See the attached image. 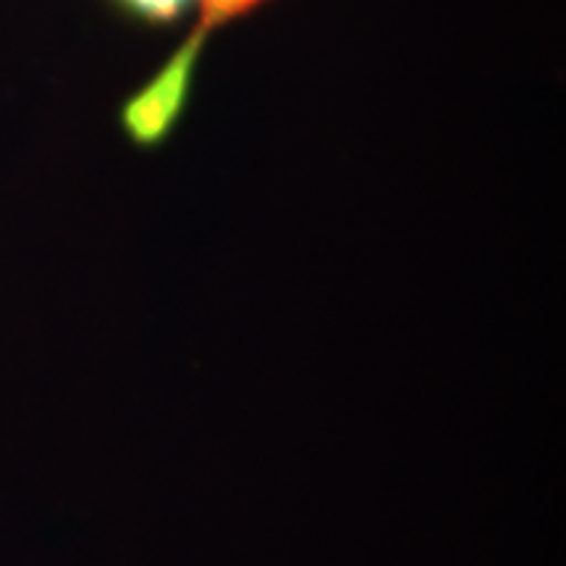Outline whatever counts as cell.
<instances>
[{"mask_svg": "<svg viewBox=\"0 0 566 566\" xmlns=\"http://www.w3.org/2000/svg\"><path fill=\"white\" fill-rule=\"evenodd\" d=\"M113 6L142 24L166 27L179 21L192 6H200V0H113Z\"/></svg>", "mask_w": 566, "mask_h": 566, "instance_id": "7a4b0ae2", "label": "cell"}, {"mask_svg": "<svg viewBox=\"0 0 566 566\" xmlns=\"http://www.w3.org/2000/svg\"><path fill=\"white\" fill-rule=\"evenodd\" d=\"M263 3L268 0H200V17H197L195 30L168 55L158 74L142 84L122 105V113H118L122 129L134 145L142 150H150V147H160L171 137L176 124L181 122L184 111H187L197 63L202 61L210 34L233 19L247 17Z\"/></svg>", "mask_w": 566, "mask_h": 566, "instance_id": "6da1fadb", "label": "cell"}]
</instances>
